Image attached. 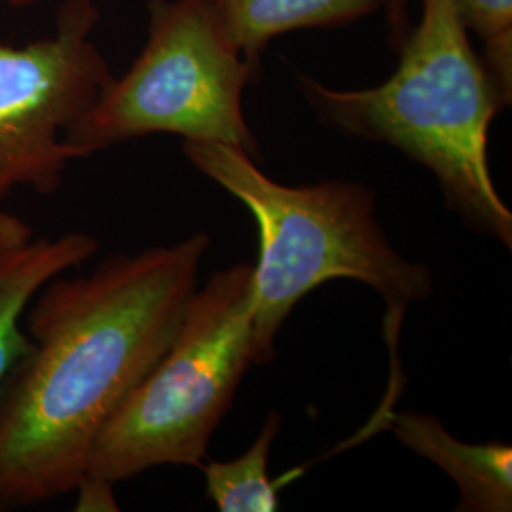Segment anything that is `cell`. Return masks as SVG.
I'll return each instance as SVG.
<instances>
[{"label": "cell", "instance_id": "8fae6325", "mask_svg": "<svg viewBox=\"0 0 512 512\" xmlns=\"http://www.w3.org/2000/svg\"><path fill=\"white\" fill-rule=\"evenodd\" d=\"M459 21L484 44V61L512 101V0H452Z\"/></svg>", "mask_w": 512, "mask_h": 512}, {"label": "cell", "instance_id": "5bb4252c", "mask_svg": "<svg viewBox=\"0 0 512 512\" xmlns=\"http://www.w3.org/2000/svg\"><path fill=\"white\" fill-rule=\"evenodd\" d=\"M12 4H27V2H35V0H10Z\"/></svg>", "mask_w": 512, "mask_h": 512}, {"label": "cell", "instance_id": "7c38bea8", "mask_svg": "<svg viewBox=\"0 0 512 512\" xmlns=\"http://www.w3.org/2000/svg\"><path fill=\"white\" fill-rule=\"evenodd\" d=\"M35 239L33 228L12 213L0 211V255L10 253Z\"/></svg>", "mask_w": 512, "mask_h": 512}, {"label": "cell", "instance_id": "9c48e42d", "mask_svg": "<svg viewBox=\"0 0 512 512\" xmlns=\"http://www.w3.org/2000/svg\"><path fill=\"white\" fill-rule=\"evenodd\" d=\"M224 37L260 71L270 40L291 31L348 25L384 0H209Z\"/></svg>", "mask_w": 512, "mask_h": 512}, {"label": "cell", "instance_id": "ba28073f", "mask_svg": "<svg viewBox=\"0 0 512 512\" xmlns=\"http://www.w3.org/2000/svg\"><path fill=\"white\" fill-rule=\"evenodd\" d=\"M97 251L93 236L69 232L61 238L33 239L0 255V389L31 348L23 329L29 302L55 275L78 268Z\"/></svg>", "mask_w": 512, "mask_h": 512}, {"label": "cell", "instance_id": "52a82bcc", "mask_svg": "<svg viewBox=\"0 0 512 512\" xmlns=\"http://www.w3.org/2000/svg\"><path fill=\"white\" fill-rule=\"evenodd\" d=\"M389 431L404 448L435 463L459 490V512L512 511V448L503 442L456 439L439 418L420 412L387 416Z\"/></svg>", "mask_w": 512, "mask_h": 512}, {"label": "cell", "instance_id": "8992f818", "mask_svg": "<svg viewBox=\"0 0 512 512\" xmlns=\"http://www.w3.org/2000/svg\"><path fill=\"white\" fill-rule=\"evenodd\" d=\"M97 19L92 0H69L54 37L0 44V200L21 186L54 194L76 160L63 135L114 78L90 38Z\"/></svg>", "mask_w": 512, "mask_h": 512}, {"label": "cell", "instance_id": "5b68a950", "mask_svg": "<svg viewBox=\"0 0 512 512\" xmlns=\"http://www.w3.org/2000/svg\"><path fill=\"white\" fill-rule=\"evenodd\" d=\"M148 12L145 50L65 131L63 143L88 158L135 137L173 133L260 160L243 114V92L260 71L224 37L209 0H150Z\"/></svg>", "mask_w": 512, "mask_h": 512}, {"label": "cell", "instance_id": "277c9868", "mask_svg": "<svg viewBox=\"0 0 512 512\" xmlns=\"http://www.w3.org/2000/svg\"><path fill=\"white\" fill-rule=\"evenodd\" d=\"M253 274L239 262L196 289L164 357L93 442L84 478L114 486L162 465L202 467L253 365Z\"/></svg>", "mask_w": 512, "mask_h": 512}, {"label": "cell", "instance_id": "3957f363", "mask_svg": "<svg viewBox=\"0 0 512 512\" xmlns=\"http://www.w3.org/2000/svg\"><path fill=\"white\" fill-rule=\"evenodd\" d=\"M183 152L249 209L258 228L253 365L274 361L277 332L296 304L334 279L374 289L399 325L410 304L433 294L431 270L389 243L365 184L277 183L245 152L220 143L184 141Z\"/></svg>", "mask_w": 512, "mask_h": 512}, {"label": "cell", "instance_id": "7a4b0ae2", "mask_svg": "<svg viewBox=\"0 0 512 512\" xmlns=\"http://www.w3.org/2000/svg\"><path fill=\"white\" fill-rule=\"evenodd\" d=\"M421 6L420 23L399 44V67L384 84L332 90L300 76L298 88L323 126L397 148L427 167L452 213L511 249V209L488 164L490 126L511 99L473 50L452 0Z\"/></svg>", "mask_w": 512, "mask_h": 512}, {"label": "cell", "instance_id": "30bf717a", "mask_svg": "<svg viewBox=\"0 0 512 512\" xmlns=\"http://www.w3.org/2000/svg\"><path fill=\"white\" fill-rule=\"evenodd\" d=\"M281 416L272 412L251 448L232 461H209L205 475L207 497L222 512H274L279 509V482L270 478L268 463Z\"/></svg>", "mask_w": 512, "mask_h": 512}, {"label": "cell", "instance_id": "6da1fadb", "mask_svg": "<svg viewBox=\"0 0 512 512\" xmlns=\"http://www.w3.org/2000/svg\"><path fill=\"white\" fill-rule=\"evenodd\" d=\"M209 247L198 232L55 275L35 294L31 348L0 389V512L78 488L101 429L171 346Z\"/></svg>", "mask_w": 512, "mask_h": 512}, {"label": "cell", "instance_id": "4fadbf2b", "mask_svg": "<svg viewBox=\"0 0 512 512\" xmlns=\"http://www.w3.org/2000/svg\"><path fill=\"white\" fill-rule=\"evenodd\" d=\"M387 14V21L391 27V35L395 44L399 46L408 33V14H406V0H384L382 4Z\"/></svg>", "mask_w": 512, "mask_h": 512}]
</instances>
